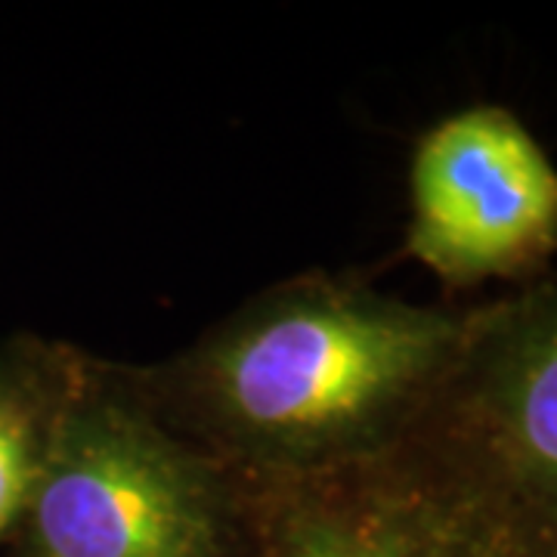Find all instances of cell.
<instances>
[{
    "instance_id": "obj_1",
    "label": "cell",
    "mask_w": 557,
    "mask_h": 557,
    "mask_svg": "<svg viewBox=\"0 0 557 557\" xmlns=\"http://www.w3.org/2000/svg\"><path fill=\"white\" fill-rule=\"evenodd\" d=\"M474 310L313 270L134 369L159 416L236 480L310 478L416 431L456 369Z\"/></svg>"
},
{
    "instance_id": "obj_2",
    "label": "cell",
    "mask_w": 557,
    "mask_h": 557,
    "mask_svg": "<svg viewBox=\"0 0 557 557\" xmlns=\"http://www.w3.org/2000/svg\"><path fill=\"white\" fill-rule=\"evenodd\" d=\"M10 557H239V483L84 350Z\"/></svg>"
},
{
    "instance_id": "obj_3",
    "label": "cell",
    "mask_w": 557,
    "mask_h": 557,
    "mask_svg": "<svg viewBox=\"0 0 557 557\" xmlns=\"http://www.w3.org/2000/svg\"><path fill=\"white\" fill-rule=\"evenodd\" d=\"M236 483L239 557H557V530L428 421L357 465Z\"/></svg>"
},
{
    "instance_id": "obj_4",
    "label": "cell",
    "mask_w": 557,
    "mask_h": 557,
    "mask_svg": "<svg viewBox=\"0 0 557 557\" xmlns=\"http://www.w3.org/2000/svg\"><path fill=\"white\" fill-rule=\"evenodd\" d=\"M403 251L449 292L548 273L557 164L508 106L458 109L418 137Z\"/></svg>"
},
{
    "instance_id": "obj_5",
    "label": "cell",
    "mask_w": 557,
    "mask_h": 557,
    "mask_svg": "<svg viewBox=\"0 0 557 557\" xmlns=\"http://www.w3.org/2000/svg\"><path fill=\"white\" fill-rule=\"evenodd\" d=\"M424 421L557 530V273L478 304L461 357Z\"/></svg>"
},
{
    "instance_id": "obj_6",
    "label": "cell",
    "mask_w": 557,
    "mask_h": 557,
    "mask_svg": "<svg viewBox=\"0 0 557 557\" xmlns=\"http://www.w3.org/2000/svg\"><path fill=\"white\" fill-rule=\"evenodd\" d=\"M81 359L78 347L35 335L0 347V545L20 527Z\"/></svg>"
}]
</instances>
